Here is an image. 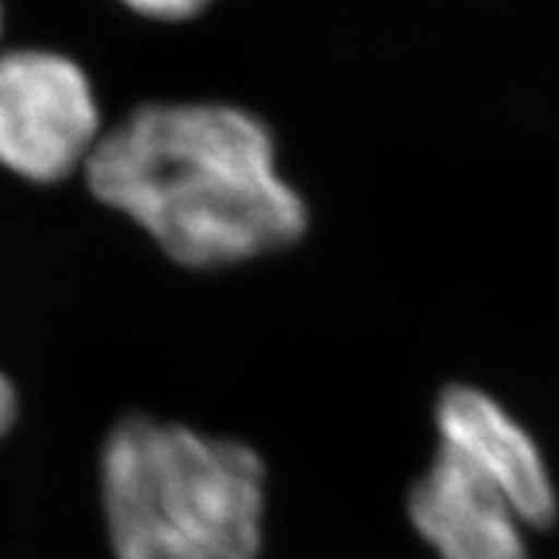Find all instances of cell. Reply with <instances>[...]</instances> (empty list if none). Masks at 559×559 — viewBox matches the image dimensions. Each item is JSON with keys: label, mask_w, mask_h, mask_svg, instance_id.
Segmentation results:
<instances>
[{"label": "cell", "mask_w": 559, "mask_h": 559, "mask_svg": "<svg viewBox=\"0 0 559 559\" xmlns=\"http://www.w3.org/2000/svg\"><path fill=\"white\" fill-rule=\"evenodd\" d=\"M97 203L140 226L183 269L212 272L295 246L309 206L277 140L231 104H146L106 129L83 171Z\"/></svg>", "instance_id": "6da1fadb"}, {"label": "cell", "mask_w": 559, "mask_h": 559, "mask_svg": "<svg viewBox=\"0 0 559 559\" xmlns=\"http://www.w3.org/2000/svg\"><path fill=\"white\" fill-rule=\"evenodd\" d=\"M269 474L251 445L129 414L100 449L115 559H258Z\"/></svg>", "instance_id": "7a4b0ae2"}, {"label": "cell", "mask_w": 559, "mask_h": 559, "mask_svg": "<svg viewBox=\"0 0 559 559\" xmlns=\"http://www.w3.org/2000/svg\"><path fill=\"white\" fill-rule=\"evenodd\" d=\"M95 86L52 49H0V166L29 183L86 171L104 138Z\"/></svg>", "instance_id": "3957f363"}, {"label": "cell", "mask_w": 559, "mask_h": 559, "mask_svg": "<svg viewBox=\"0 0 559 559\" xmlns=\"http://www.w3.org/2000/svg\"><path fill=\"white\" fill-rule=\"evenodd\" d=\"M440 449L463 460L516 508L531 531L551 528L559 497L551 468L528 428L474 385H449L435 408Z\"/></svg>", "instance_id": "277c9868"}, {"label": "cell", "mask_w": 559, "mask_h": 559, "mask_svg": "<svg viewBox=\"0 0 559 559\" xmlns=\"http://www.w3.org/2000/svg\"><path fill=\"white\" fill-rule=\"evenodd\" d=\"M408 520L440 559H531L516 508L440 445L408 491Z\"/></svg>", "instance_id": "5b68a950"}, {"label": "cell", "mask_w": 559, "mask_h": 559, "mask_svg": "<svg viewBox=\"0 0 559 559\" xmlns=\"http://www.w3.org/2000/svg\"><path fill=\"white\" fill-rule=\"evenodd\" d=\"M123 7H129L134 15L148 17V21L177 23L192 21L200 12H206L214 0H120Z\"/></svg>", "instance_id": "8992f818"}, {"label": "cell", "mask_w": 559, "mask_h": 559, "mask_svg": "<svg viewBox=\"0 0 559 559\" xmlns=\"http://www.w3.org/2000/svg\"><path fill=\"white\" fill-rule=\"evenodd\" d=\"M17 408H21V405H17L15 385H12V380L0 371V437L9 435V428L15 426Z\"/></svg>", "instance_id": "52a82bcc"}, {"label": "cell", "mask_w": 559, "mask_h": 559, "mask_svg": "<svg viewBox=\"0 0 559 559\" xmlns=\"http://www.w3.org/2000/svg\"><path fill=\"white\" fill-rule=\"evenodd\" d=\"M0 37H3V3H0Z\"/></svg>", "instance_id": "ba28073f"}]
</instances>
